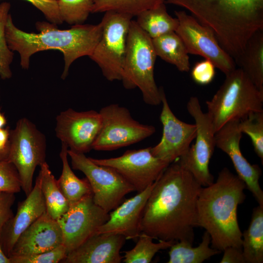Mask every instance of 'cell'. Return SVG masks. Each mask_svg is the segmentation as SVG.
Wrapping results in <instances>:
<instances>
[{
    "mask_svg": "<svg viewBox=\"0 0 263 263\" xmlns=\"http://www.w3.org/2000/svg\"><path fill=\"white\" fill-rule=\"evenodd\" d=\"M7 123L4 115L0 111V128H3Z\"/></svg>",
    "mask_w": 263,
    "mask_h": 263,
    "instance_id": "7bdbcfd3",
    "label": "cell"
},
{
    "mask_svg": "<svg viewBox=\"0 0 263 263\" xmlns=\"http://www.w3.org/2000/svg\"><path fill=\"white\" fill-rule=\"evenodd\" d=\"M157 56L173 65L182 72L190 69L188 54L181 38L175 32L152 39Z\"/></svg>",
    "mask_w": 263,
    "mask_h": 263,
    "instance_id": "603a6c76",
    "label": "cell"
},
{
    "mask_svg": "<svg viewBox=\"0 0 263 263\" xmlns=\"http://www.w3.org/2000/svg\"><path fill=\"white\" fill-rule=\"evenodd\" d=\"M90 158L97 165L114 169L138 192L143 191L155 182L170 164L154 156L151 152V147L128 150L117 157Z\"/></svg>",
    "mask_w": 263,
    "mask_h": 263,
    "instance_id": "5bb4252c",
    "label": "cell"
},
{
    "mask_svg": "<svg viewBox=\"0 0 263 263\" xmlns=\"http://www.w3.org/2000/svg\"><path fill=\"white\" fill-rule=\"evenodd\" d=\"M102 125L92 149L111 151L138 143L156 132L154 126L139 122L129 110L117 104H111L99 112Z\"/></svg>",
    "mask_w": 263,
    "mask_h": 263,
    "instance_id": "9c48e42d",
    "label": "cell"
},
{
    "mask_svg": "<svg viewBox=\"0 0 263 263\" xmlns=\"http://www.w3.org/2000/svg\"><path fill=\"white\" fill-rule=\"evenodd\" d=\"M188 113L193 118L196 127L195 143L177 160L189 171L202 187L214 182L209 169L215 144V132L208 115L202 110L200 101L196 96H191L187 104Z\"/></svg>",
    "mask_w": 263,
    "mask_h": 263,
    "instance_id": "8fae6325",
    "label": "cell"
},
{
    "mask_svg": "<svg viewBox=\"0 0 263 263\" xmlns=\"http://www.w3.org/2000/svg\"><path fill=\"white\" fill-rule=\"evenodd\" d=\"M46 151L45 136L30 120L19 119L15 129L10 131L7 160L17 169L26 196L33 188L36 168L46 162Z\"/></svg>",
    "mask_w": 263,
    "mask_h": 263,
    "instance_id": "52a82bcc",
    "label": "cell"
},
{
    "mask_svg": "<svg viewBox=\"0 0 263 263\" xmlns=\"http://www.w3.org/2000/svg\"><path fill=\"white\" fill-rule=\"evenodd\" d=\"M138 238L133 248L124 252V263H149L159 251L169 248L176 242L159 240V242L155 243L153 242V239L151 237L143 233H141Z\"/></svg>",
    "mask_w": 263,
    "mask_h": 263,
    "instance_id": "f1b7e54d",
    "label": "cell"
},
{
    "mask_svg": "<svg viewBox=\"0 0 263 263\" xmlns=\"http://www.w3.org/2000/svg\"><path fill=\"white\" fill-rule=\"evenodd\" d=\"M46 211L38 176L31 191L26 199L19 202L16 213L4 225L0 234V244L9 257L19 236Z\"/></svg>",
    "mask_w": 263,
    "mask_h": 263,
    "instance_id": "d6986e66",
    "label": "cell"
},
{
    "mask_svg": "<svg viewBox=\"0 0 263 263\" xmlns=\"http://www.w3.org/2000/svg\"><path fill=\"white\" fill-rule=\"evenodd\" d=\"M211 238L206 231L198 246L193 247L192 244L186 241L175 242L170 247L168 263H202L221 251L211 246Z\"/></svg>",
    "mask_w": 263,
    "mask_h": 263,
    "instance_id": "484cf974",
    "label": "cell"
},
{
    "mask_svg": "<svg viewBox=\"0 0 263 263\" xmlns=\"http://www.w3.org/2000/svg\"><path fill=\"white\" fill-rule=\"evenodd\" d=\"M162 110L160 120L162 125V136L159 142L151 147L152 154L169 164L178 160L188 150L195 139V124L179 119L171 111L163 88H160Z\"/></svg>",
    "mask_w": 263,
    "mask_h": 263,
    "instance_id": "2e32d148",
    "label": "cell"
},
{
    "mask_svg": "<svg viewBox=\"0 0 263 263\" xmlns=\"http://www.w3.org/2000/svg\"><path fill=\"white\" fill-rule=\"evenodd\" d=\"M235 63L257 88L263 90V30L250 38Z\"/></svg>",
    "mask_w": 263,
    "mask_h": 263,
    "instance_id": "7402d4cb",
    "label": "cell"
},
{
    "mask_svg": "<svg viewBox=\"0 0 263 263\" xmlns=\"http://www.w3.org/2000/svg\"><path fill=\"white\" fill-rule=\"evenodd\" d=\"M9 148L4 150H0V161L7 160Z\"/></svg>",
    "mask_w": 263,
    "mask_h": 263,
    "instance_id": "b9f144b4",
    "label": "cell"
},
{
    "mask_svg": "<svg viewBox=\"0 0 263 263\" xmlns=\"http://www.w3.org/2000/svg\"><path fill=\"white\" fill-rule=\"evenodd\" d=\"M131 15L108 11L101 21L100 38L90 57L109 81L121 80Z\"/></svg>",
    "mask_w": 263,
    "mask_h": 263,
    "instance_id": "ba28073f",
    "label": "cell"
},
{
    "mask_svg": "<svg viewBox=\"0 0 263 263\" xmlns=\"http://www.w3.org/2000/svg\"><path fill=\"white\" fill-rule=\"evenodd\" d=\"M0 263H10L9 257L4 253L0 244Z\"/></svg>",
    "mask_w": 263,
    "mask_h": 263,
    "instance_id": "60d3db41",
    "label": "cell"
},
{
    "mask_svg": "<svg viewBox=\"0 0 263 263\" xmlns=\"http://www.w3.org/2000/svg\"><path fill=\"white\" fill-rule=\"evenodd\" d=\"M31 3L44 15L50 22L56 24H61L57 0H25Z\"/></svg>",
    "mask_w": 263,
    "mask_h": 263,
    "instance_id": "8d00e7d4",
    "label": "cell"
},
{
    "mask_svg": "<svg viewBox=\"0 0 263 263\" xmlns=\"http://www.w3.org/2000/svg\"><path fill=\"white\" fill-rule=\"evenodd\" d=\"M157 56L152 39L132 20L121 81L126 89L138 88L144 102L151 106L161 104L160 90L154 77Z\"/></svg>",
    "mask_w": 263,
    "mask_h": 263,
    "instance_id": "8992f818",
    "label": "cell"
},
{
    "mask_svg": "<svg viewBox=\"0 0 263 263\" xmlns=\"http://www.w3.org/2000/svg\"><path fill=\"white\" fill-rule=\"evenodd\" d=\"M39 33H27L17 28L9 14L5 28L9 48L17 51L22 69H28L32 55L39 51L57 50L64 56V67L61 78L65 79L69 68L76 59L92 54L102 34L101 22L97 24L75 25L70 29L60 30L57 24L45 21L36 23Z\"/></svg>",
    "mask_w": 263,
    "mask_h": 263,
    "instance_id": "3957f363",
    "label": "cell"
},
{
    "mask_svg": "<svg viewBox=\"0 0 263 263\" xmlns=\"http://www.w3.org/2000/svg\"><path fill=\"white\" fill-rule=\"evenodd\" d=\"M225 76L212 98L206 101L207 113L215 133L229 121L263 111V90L257 88L242 69L236 68Z\"/></svg>",
    "mask_w": 263,
    "mask_h": 263,
    "instance_id": "5b68a950",
    "label": "cell"
},
{
    "mask_svg": "<svg viewBox=\"0 0 263 263\" xmlns=\"http://www.w3.org/2000/svg\"><path fill=\"white\" fill-rule=\"evenodd\" d=\"M21 189L20 179L15 166L7 160L0 161V191L16 193Z\"/></svg>",
    "mask_w": 263,
    "mask_h": 263,
    "instance_id": "e575fe53",
    "label": "cell"
},
{
    "mask_svg": "<svg viewBox=\"0 0 263 263\" xmlns=\"http://www.w3.org/2000/svg\"><path fill=\"white\" fill-rule=\"evenodd\" d=\"M239 127L243 133L250 138L254 150L263 162V111L249 114L240 120Z\"/></svg>",
    "mask_w": 263,
    "mask_h": 263,
    "instance_id": "1f68e13d",
    "label": "cell"
},
{
    "mask_svg": "<svg viewBox=\"0 0 263 263\" xmlns=\"http://www.w3.org/2000/svg\"><path fill=\"white\" fill-rule=\"evenodd\" d=\"M60 17L63 22L82 24L92 13L93 0H57Z\"/></svg>",
    "mask_w": 263,
    "mask_h": 263,
    "instance_id": "4dcf8cb0",
    "label": "cell"
},
{
    "mask_svg": "<svg viewBox=\"0 0 263 263\" xmlns=\"http://www.w3.org/2000/svg\"><path fill=\"white\" fill-rule=\"evenodd\" d=\"M101 125L99 112H77L69 108L56 117V135L69 150L85 154L92 150Z\"/></svg>",
    "mask_w": 263,
    "mask_h": 263,
    "instance_id": "9a60e30c",
    "label": "cell"
},
{
    "mask_svg": "<svg viewBox=\"0 0 263 263\" xmlns=\"http://www.w3.org/2000/svg\"><path fill=\"white\" fill-rule=\"evenodd\" d=\"M10 130L8 127L0 128V150L9 148V137Z\"/></svg>",
    "mask_w": 263,
    "mask_h": 263,
    "instance_id": "ab89813d",
    "label": "cell"
},
{
    "mask_svg": "<svg viewBox=\"0 0 263 263\" xmlns=\"http://www.w3.org/2000/svg\"><path fill=\"white\" fill-rule=\"evenodd\" d=\"M246 188L244 181L227 168L219 172L215 182L201 188L197 201V226L208 233L212 247L221 252L228 246L242 248L237 209L245 199Z\"/></svg>",
    "mask_w": 263,
    "mask_h": 263,
    "instance_id": "277c9868",
    "label": "cell"
},
{
    "mask_svg": "<svg viewBox=\"0 0 263 263\" xmlns=\"http://www.w3.org/2000/svg\"><path fill=\"white\" fill-rule=\"evenodd\" d=\"M67 252L63 244L54 249L37 254L10 257V263H58L66 256Z\"/></svg>",
    "mask_w": 263,
    "mask_h": 263,
    "instance_id": "836d02e7",
    "label": "cell"
},
{
    "mask_svg": "<svg viewBox=\"0 0 263 263\" xmlns=\"http://www.w3.org/2000/svg\"><path fill=\"white\" fill-rule=\"evenodd\" d=\"M239 121H229L215 133L216 147L229 156L238 176L245 183L258 205L263 206V191L259 184L262 170L259 165L248 162L242 153L240 143L243 133Z\"/></svg>",
    "mask_w": 263,
    "mask_h": 263,
    "instance_id": "e0dca14e",
    "label": "cell"
},
{
    "mask_svg": "<svg viewBox=\"0 0 263 263\" xmlns=\"http://www.w3.org/2000/svg\"><path fill=\"white\" fill-rule=\"evenodd\" d=\"M15 194L0 191V234L4 225L14 216L12 207L16 200Z\"/></svg>",
    "mask_w": 263,
    "mask_h": 263,
    "instance_id": "74e56055",
    "label": "cell"
},
{
    "mask_svg": "<svg viewBox=\"0 0 263 263\" xmlns=\"http://www.w3.org/2000/svg\"><path fill=\"white\" fill-rule=\"evenodd\" d=\"M73 169L83 172L91 185L94 203L109 213L117 207L125 195L135 189L113 168L97 165L84 153L68 149Z\"/></svg>",
    "mask_w": 263,
    "mask_h": 263,
    "instance_id": "30bf717a",
    "label": "cell"
},
{
    "mask_svg": "<svg viewBox=\"0 0 263 263\" xmlns=\"http://www.w3.org/2000/svg\"><path fill=\"white\" fill-rule=\"evenodd\" d=\"M10 7V4L7 2L0 4V76L3 79H8L12 76L10 65L12 62L14 54L8 46L5 33Z\"/></svg>",
    "mask_w": 263,
    "mask_h": 263,
    "instance_id": "d6a6232c",
    "label": "cell"
},
{
    "mask_svg": "<svg viewBox=\"0 0 263 263\" xmlns=\"http://www.w3.org/2000/svg\"></svg>",
    "mask_w": 263,
    "mask_h": 263,
    "instance_id": "ee69618b",
    "label": "cell"
},
{
    "mask_svg": "<svg viewBox=\"0 0 263 263\" xmlns=\"http://www.w3.org/2000/svg\"><path fill=\"white\" fill-rule=\"evenodd\" d=\"M109 217V213L94 203L93 194L70 205L68 210L57 220L67 253L95 234L97 229Z\"/></svg>",
    "mask_w": 263,
    "mask_h": 263,
    "instance_id": "4fadbf2b",
    "label": "cell"
},
{
    "mask_svg": "<svg viewBox=\"0 0 263 263\" xmlns=\"http://www.w3.org/2000/svg\"><path fill=\"white\" fill-rule=\"evenodd\" d=\"M62 244L60 225L46 211L19 236L9 257L42 253Z\"/></svg>",
    "mask_w": 263,
    "mask_h": 263,
    "instance_id": "ffe728a7",
    "label": "cell"
},
{
    "mask_svg": "<svg viewBox=\"0 0 263 263\" xmlns=\"http://www.w3.org/2000/svg\"><path fill=\"white\" fill-rule=\"evenodd\" d=\"M223 251L224 254L220 263H245L242 248L228 246Z\"/></svg>",
    "mask_w": 263,
    "mask_h": 263,
    "instance_id": "f35d334b",
    "label": "cell"
},
{
    "mask_svg": "<svg viewBox=\"0 0 263 263\" xmlns=\"http://www.w3.org/2000/svg\"><path fill=\"white\" fill-rule=\"evenodd\" d=\"M38 176L43 196L46 211L53 218L57 220L69 208V204L59 188L57 180L46 162L40 166Z\"/></svg>",
    "mask_w": 263,
    "mask_h": 263,
    "instance_id": "83f0119b",
    "label": "cell"
},
{
    "mask_svg": "<svg viewBox=\"0 0 263 263\" xmlns=\"http://www.w3.org/2000/svg\"><path fill=\"white\" fill-rule=\"evenodd\" d=\"M165 4L161 3L136 16L137 24L151 39L175 32L178 27L177 19L169 14Z\"/></svg>",
    "mask_w": 263,
    "mask_h": 263,
    "instance_id": "4316f807",
    "label": "cell"
},
{
    "mask_svg": "<svg viewBox=\"0 0 263 263\" xmlns=\"http://www.w3.org/2000/svg\"><path fill=\"white\" fill-rule=\"evenodd\" d=\"M92 13L114 11L133 17L165 0H93Z\"/></svg>",
    "mask_w": 263,
    "mask_h": 263,
    "instance_id": "f546056e",
    "label": "cell"
},
{
    "mask_svg": "<svg viewBox=\"0 0 263 263\" xmlns=\"http://www.w3.org/2000/svg\"><path fill=\"white\" fill-rule=\"evenodd\" d=\"M165 3L185 8L210 28L235 61L250 38L263 30V0H165Z\"/></svg>",
    "mask_w": 263,
    "mask_h": 263,
    "instance_id": "7a4b0ae2",
    "label": "cell"
},
{
    "mask_svg": "<svg viewBox=\"0 0 263 263\" xmlns=\"http://www.w3.org/2000/svg\"><path fill=\"white\" fill-rule=\"evenodd\" d=\"M126 239L119 234H95L67 253L61 263H120Z\"/></svg>",
    "mask_w": 263,
    "mask_h": 263,
    "instance_id": "44dd1931",
    "label": "cell"
},
{
    "mask_svg": "<svg viewBox=\"0 0 263 263\" xmlns=\"http://www.w3.org/2000/svg\"><path fill=\"white\" fill-rule=\"evenodd\" d=\"M154 185V182L110 211L109 219L95 234H119L126 240L138 238L143 210Z\"/></svg>",
    "mask_w": 263,
    "mask_h": 263,
    "instance_id": "ac0fdd59",
    "label": "cell"
},
{
    "mask_svg": "<svg viewBox=\"0 0 263 263\" xmlns=\"http://www.w3.org/2000/svg\"><path fill=\"white\" fill-rule=\"evenodd\" d=\"M202 186L177 161L154 182L145 206L141 233L153 239L193 243L197 201Z\"/></svg>",
    "mask_w": 263,
    "mask_h": 263,
    "instance_id": "6da1fadb",
    "label": "cell"
},
{
    "mask_svg": "<svg viewBox=\"0 0 263 263\" xmlns=\"http://www.w3.org/2000/svg\"><path fill=\"white\" fill-rule=\"evenodd\" d=\"M68 150L67 146L62 143L59 156L62 169L57 183L70 206L84 196L93 194V192L87 178H78L72 170L68 162Z\"/></svg>",
    "mask_w": 263,
    "mask_h": 263,
    "instance_id": "cb8c5ba5",
    "label": "cell"
},
{
    "mask_svg": "<svg viewBox=\"0 0 263 263\" xmlns=\"http://www.w3.org/2000/svg\"><path fill=\"white\" fill-rule=\"evenodd\" d=\"M178 20L175 31L188 54L199 55L211 61L225 75L236 69L234 59L222 48L214 32L184 11L175 12Z\"/></svg>",
    "mask_w": 263,
    "mask_h": 263,
    "instance_id": "7c38bea8",
    "label": "cell"
},
{
    "mask_svg": "<svg viewBox=\"0 0 263 263\" xmlns=\"http://www.w3.org/2000/svg\"><path fill=\"white\" fill-rule=\"evenodd\" d=\"M215 66L210 60L205 59L196 62L191 71V76L197 84L205 85L211 83L215 75Z\"/></svg>",
    "mask_w": 263,
    "mask_h": 263,
    "instance_id": "d590c367",
    "label": "cell"
},
{
    "mask_svg": "<svg viewBox=\"0 0 263 263\" xmlns=\"http://www.w3.org/2000/svg\"><path fill=\"white\" fill-rule=\"evenodd\" d=\"M242 248L245 263H263V206L253 209L249 225L242 233Z\"/></svg>",
    "mask_w": 263,
    "mask_h": 263,
    "instance_id": "d4e9b609",
    "label": "cell"
}]
</instances>
